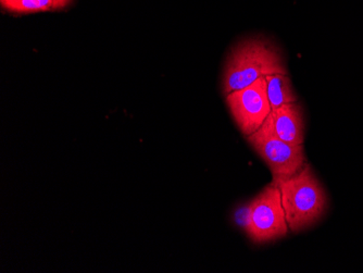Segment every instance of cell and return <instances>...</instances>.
Segmentation results:
<instances>
[{"mask_svg": "<svg viewBox=\"0 0 363 273\" xmlns=\"http://www.w3.org/2000/svg\"><path fill=\"white\" fill-rule=\"evenodd\" d=\"M282 57L275 47L264 40H250L236 47L224 72L223 91L250 87L257 79L271 74H286Z\"/></svg>", "mask_w": 363, "mask_h": 273, "instance_id": "2", "label": "cell"}, {"mask_svg": "<svg viewBox=\"0 0 363 273\" xmlns=\"http://www.w3.org/2000/svg\"><path fill=\"white\" fill-rule=\"evenodd\" d=\"M277 186L291 231H303L311 227L325 213V191L308 165L291 178L279 182Z\"/></svg>", "mask_w": 363, "mask_h": 273, "instance_id": "1", "label": "cell"}, {"mask_svg": "<svg viewBox=\"0 0 363 273\" xmlns=\"http://www.w3.org/2000/svg\"><path fill=\"white\" fill-rule=\"evenodd\" d=\"M72 0H0L6 10L14 13H32L63 9L70 5Z\"/></svg>", "mask_w": 363, "mask_h": 273, "instance_id": "8", "label": "cell"}, {"mask_svg": "<svg viewBox=\"0 0 363 273\" xmlns=\"http://www.w3.org/2000/svg\"><path fill=\"white\" fill-rule=\"evenodd\" d=\"M226 104L242 133L252 135L272 112L267 93L266 77H261L250 87L228 94Z\"/></svg>", "mask_w": 363, "mask_h": 273, "instance_id": "5", "label": "cell"}, {"mask_svg": "<svg viewBox=\"0 0 363 273\" xmlns=\"http://www.w3.org/2000/svg\"><path fill=\"white\" fill-rule=\"evenodd\" d=\"M248 142L266 162L273 175L272 184L279 185L305 167L303 145H291L281 140L275 132L272 112L252 135Z\"/></svg>", "mask_w": 363, "mask_h": 273, "instance_id": "3", "label": "cell"}, {"mask_svg": "<svg viewBox=\"0 0 363 273\" xmlns=\"http://www.w3.org/2000/svg\"><path fill=\"white\" fill-rule=\"evenodd\" d=\"M275 132L281 140L291 145H303L305 123L298 104L291 103L272 110Z\"/></svg>", "mask_w": 363, "mask_h": 273, "instance_id": "6", "label": "cell"}, {"mask_svg": "<svg viewBox=\"0 0 363 273\" xmlns=\"http://www.w3.org/2000/svg\"><path fill=\"white\" fill-rule=\"evenodd\" d=\"M267 93L272 110L286 105L296 103L295 93L293 91L291 81L286 74H271L266 77Z\"/></svg>", "mask_w": 363, "mask_h": 273, "instance_id": "7", "label": "cell"}, {"mask_svg": "<svg viewBox=\"0 0 363 273\" xmlns=\"http://www.w3.org/2000/svg\"><path fill=\"white\" fill-rule=\"evenodd\" d=\"M246 231L255 243H266L283 238L289 231L279 186H267L248 208Z\"/></svg>", "mask_w": 363, "mask_h": 273, "instance_id": "4", "label": "cell"}]
</instances>
